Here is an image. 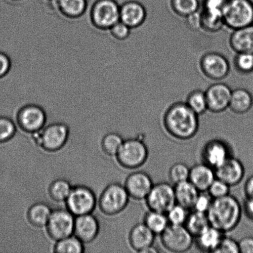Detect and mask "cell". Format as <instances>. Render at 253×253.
Here are the masks:
<instances>
[{
	"instance_id": "cell-41",
	"label": "cell",
	"mask_w": 253,
	"mask_h": 253,
	"mask_svg": "<svg viewBox=\"0 0 253 253\" xmlns=\"http://www.w3.org/2000/svg\"><path fill=\"white\" fill-rule=\"evenodd\" d=\"M131 29L121 21L116 23L108 30L110 36L116 41H126L130 36Z\"/></svg>"
},
{
	"instance_id": "cell-27",
	"label": "cell",
	"mask_w": 253,
	"mask_h": 253,
	"mask_svg": "<svg viewBox=\"0 0 253 253\" xmlns=\"http://www.w3.org/2000/svg\"><path fill=\"white\" fill-rule=\"evenodd\" d=\"M51 208L43 202L34 203L27 212V218L32 226L42 228L46 226L52 212Z\"/></svg>"
},
{
	"instance_id": "cell-35",
	"label": "cell",
	"mask_w": 253,
	"mask_h": 253,
	"mask_svg": "<svg viewBox=\"0 0 253 253\" xmlns=\"http://www.w3.org/2000/svg\"><path fill=\"white\" fill-rule=\"evenodd\" d=\"M16 132V123L7 116H0V143L11 140Z\"/></svg>"
},
{
	"instance_id": "cell-31",
	"label": "cell",
	"mask_w": 253,
	"mask_h": 253,
	"mask_svg": "<svg viewBox=\"0 0 253 253\" xmlns=\"http://www.w3.org/2000/svg\"><path fill=\"white\" fill-rule=\"evenodd\" d=\"M85 252L84 244L75 235L58 240L53 247L56 253H83Z\"/></svg>"
},
{
	"instance_id": "cell-9",
	"label": "cell",
	"mask_w": 253,
	"mask_h": 253,
	"mask_svg": "<svg viewBox=\"0 0 253 253\" xmlns=\"http://www.w3.org/2000/svg\"><path fill=\"white\" fill-rule=\"evenodd\" d=\"M45 109L36 103H27L17 111L16 123L25 132L32 134L42 130L46 126Z\"/></svg>"
},
{
	"instance_id": "cell-21",
	"label": "cell",
	"mask_w": 253,
	"mask_h": 253,
	"mask_svg": "<svg viewBox=\"0 0 253 253\" xmlns=\"http://www.w3.org/2000/svg\"><path fill=\"white\" fill-rule=\"evenodd\" d=\"M215 178L214 169L203 163L197 164L190 168L188 180L202 192H207Z\"/></svg>"
},
{
	"instance_id": "cell-19",
	"label": "cell",
	"mask_w": 253,
	"mask_h": 253,
	"mask_svg": "<svg viewBox=\"0 0 253 253\" xmlns=\"http://www.w3.org/2000/svg\"><path fill=\"white\" fill-rule=\"evenodd\" d=\"M146 11L142 4L136 1L123 2L120 6V21L131 29L138 28L145 22Z\"/></svg>"
},
{
	"instance_id": "cell-43",
	"label": "cell",
	"mask_w": 253,
	"mask_h": 253,
	"mask_svg": "<svg viewBox=\"0 0 253 253\" xmlns=\"http://www.w3.org/2000/svg\"><path fill=\"white\" fill-rule=\"evenodd\" d=\"M212 201V198L207 192H200L192 210L198 212L207 213L211 206Z\"/></svg>"
},
{
	"instance_id": "cell-12",
	"label": "cell",
	"mask_w": 253,
	"mask_h": 253,
	"mask_svg": "<svg viewBox=\"0 0 253 253\" xmlns=\"http://www.w3.org/2000/svg\"><path fill=\"white\" fill-rule=\"evenodd\" d=\"M145 200L149 210L166 214L176 204L174 187L165 182L156 183Z\"/></svg>"
},
{
	"instance_id": "cell-1",
	"label": "cell",
	"mask_w": 253,
	"mask_h": 253,
	"mask_svg": "<svg viewBox=\"0 0 253 253\" xmlns=\"http://www.w3.org/2000/svg\"><path fill=\"white\" fill-rule=\"evenodd\" d=\"M163 125L169 135L179 140L194 137L200 126L198 116L183 102L169 106L164 115Z\"/></svg>"
},
{
	"instance_id": "cell-46",
	"label": "cell",
	"mask_w": 253,
	"mask_h": 253,
	"mask_svg": "<svg viewBox=\"0 0 253 253\" xmlns=\"http://www.w3.org/2000/svg\"><path fill=\"white\" fill-rule=\"evenodd\" d=\"M239 243V253H253V237L243 238Z\"/></svg>"
},
{
	"instance_id": "cell-8",
	"label": "cell",
	"mask_w": 253,
	"mask_h": 253,
	"mask_svg": "<svg viewBox=\"0 0 253 253\" xmlns=\"http://www.w3.org/2000/svg\"><path fill=\"white\" fill-rule=\"evenodd\" d=\"M66 209L74 216L91 214L96 208L97 200L95 192L87 186H73L66 202Z\"/></svg>"
},
{
	"instance_id": "cell-14",
	"label": "cell",
	"mask_w": 253,
	"mask_h": 253,
	"mask_svg": "<svg viewBox=\"0 0 253 253\" xmlns=\"http://www.w3.org/2000/svg\"><path fill=\"white\" fill-rule=\"evenodd\" d=\"M154 183L148 173L135 171L126 177L125 187L129 197L137 201L145 200Z\"/></svg>"
},
{
	"instance_id": "cell-16",
	"label": "cell",
	"mask_w": 253,
	"mask_h": 253,
	"mask_svg": "<svg viewBox=\"0 0 253 253\" xmlns=\"http://www.w3.org/2000/svg\"><path fill=\"white\" fill-rule=\"evenodd\" d=\"M99 232L100 224L92 213L76 217L74 235L84 244L93 242L98 237Z\"/></svg>"
},
{
	"instance_id": "cell-11",
	"label": "cell",
	"mask_w": 253,
	"mask_h": 253,
	"mask_svg": "<svg viewBox=\"0 0 253 253\" xmlns=\"http://www.w3.org/2000/svg\"><path fill=\"white\" fill-rule=\"evenodd\" d=\"M75 218L66 208L52 211L45 226L48 236L57 242L74 235Z\"/></svg>"
},
{
	"instance_id": "cell-10",
	"label": "cell",
	"mask_w": 253,
	"mask_h": 253,
	"mask_svg": "<svg viewBox=\"0 0 253 253\" xmlns=\"http://www.w3.org/2000/svg\"><path fill=\"white\" fill-rule=\"evenodd\" d=\"M160 235L161 244L170 252H187L194 244L195 238L185 225L169 224Z\"/></svg>"
},
{
	"instance_id": "cell-49",
	"label": "cell",
	"mask_w": 253,
	"mask_h": 253,
	"mask_svg": "<svg viewBox=\"0 0 253 253\" xmlns=\"http://www.w3.org/2000/svg\"><path fill=\"white\" fill-rule=\"evenodd\" d=\"M158 252V250L156 249L155 247H153V245L148 248L147 249H146L145 251L143 252V253H157Z\"/></svg>"
},
{
	"instance_id": "cell-6",
	"label": "cell",
	"mask_w": 253,
	"mask_h": 253,
	"mask_svg": "<svg viewBox=\"0 0 253 253\" xmlns=\"http://www.w3.org/2000/svg\"><path fill=\"white\" fill-rule=\"evenodd\" d=\"M121 4L116 0H95L88 7V13L94 27L108 31L120 21Z\"/></svg>"
},
{
	"instance_id": "cell-50",
	"label": "cell",
	"mask_w": 253,
	"mask_h": 253,
	"mask_svg": "<svg viewBox=\"0 0 253 253\" xmlns=\"http://www.w3.org/2000/svg\"><path fill=\"white\" fill-rule=\"evenodd\" d=\"M9 1H11L12 2H18L22 1V0H9Z\"/></svg>"
},
{
	"instance_id": "cell-22",
	"label": "cell",
	"mask_w": 253,
	"mask_h": 253,
	"mask_svg": "<svg viewBox=\"0 0 253 253\" xmlns=\"http://www.w3.org/2000/svg\"><path fill=\"white\" fill-rule=\"evenodd\" d=\"M229 43L237 53H253V25L234 30Z\"/></svg>"
},
{
	"instance_id": "cell-26",
	"label": "cell",
	"mask_w": 253,
	"mask_h": 253,
	"mask_svg": "<svg viewBox=\"0 0 253 253\" xmlns=\"http://www.w3.org/2000/svg\"><path fill=\"white\" fill-rule=\"evenodd\" d=\"M253 105L252 93L245 88H237L232 91L229 108L237 115H244L251 110Z\"/></svg>"
},
{
	"instance_id": "cell-2",
	"label": "cell",
	"mask_w": 253,
	"mask_h": 253,
	"mask_svg": "<svg viewBox=\"0 0 253 253\" xmlns=\"http://www.w3.org/2000/svg\"><path fill=\"white\" fill-rule=\"evenodd\" d=\"M210 225L225 234L239 224L242 207L237 198L231 195L214 199L207 213Z\"/></svg>"
},
{
	"instance_id": "cell-38",
	"label": "cell",
	"mask_w": 253,
	"mask_h": 253,
	"mask_svg": "<svg viewBox=\"0 0 253 253\" xmlns=\"http://www.w3.org/2000/svg\"><path fill=\"white\" fill-rule=\"evenodd\" d=\"M234 66L237 71L243 74L253 73V53H237L234 59Z\"/></svg>"
},
{
	"instance_id": "cell-47",
	"label": "cell",
	"mask_w": 253,
	"mask_h": 253,
	"mask_svg": "<svg viewBox=\"0 0 253 253\" xmlns=\"http://www.w3.org/2000/svg\"><path fill=\"white\" fill-rule=\"evenodd\" d=\"M244 211L247 217L253 220V197H247L244 205Z\"/></svg>"
},
{
	"instance_id": "cell-18",
	"label": "cell",
	"mask_w": 253,
	"mask_h": 253,
	"mask_svg": "<svg viewBox=\"0 0 253 253\" xmlns=\"http://www.w3.org/2000/svg\"><path fill=\"white\" fill-rule=\"evenodd\" d=\"M245 168L241 161L230 156L215 169V177L232 187L239 185L245 176Z\"/></svg>"
},
{
	"instance_id": "cell-30",
	"label": "cell",
	"mask_w": 253,
	"mask_h": 253,
	"mask_svg": "<svg viewBox=\"0 0 253 253\" xmlns=\"http://www.w3.org/2000/svg\"><path fill=\"white\" fill-rule=\"evenodd\" d=\"M73 188L71 183L65 178H58L50 183L48 194L52 200L58 203L65 202Z\"/></svg>"
},
{
	"instance_id": "cell-4",
	"label": "cell",
	"mask_w": 253,
	"mask_h": 253,
	"mask_svg": "<svg viewBox=\"0 0 253 253\" xmlns=\"http://www.w3.org/2000/svg\"><path fill=\"white\" fill-rule=\"evenodd\" d=\"M225 26L234 30L253 25L252 0H227L222 12Z\"/></svg>"
},
{
	"instance_id": "cell-44",
	"label": "cell",
	"mask_w": 253,
	"mask_h": 253,
	"mask_svg": "<svg viewBox=\"0 0 253 253\" xmlns=\"http://www.w3.org/2000/svg\"><path fill=\"white\" fill-rule=\"evenodd\" d=\"M12 60L8 54L0 51V80L9 75L12 69Z\"/></svg>"
},
{
	"instance_id": "cell-40",
	"label": "cell",
	"mask_w": 253,
	"mask_h": 253,
	"mask_svg": "<svg viewBox=\"0 0 253 253\" xmlns=\"http://www.w3.org/2000/svg\"><path fill=\"white\" fill-rule=\"evenodd\" d=\"M230 186L219 178H215L207 190L212 199H217L230 195Z\"/></svg>"
},
{
	"instance_id": "cell-39",
	"label": "cell",
	"mask_w": 253,
	"mask_h": 253,
	"mask_svg": "<svg viewBox=\"0 0 253 253\" xmlns=\"http://www.w3.org/2000/svg\"><path fill=\"white\" fill-rule=\"evenodd\" d=\"M227 0H203V13L222 17L223 10Z\"/></svg>"
},
{
	"instance_id": "cell-13",
	"label": "cell",
	"mask_w": 253,
	"mask_h": 253,
	"mask_svg": "<svg viewBox=\"0 0 253 253\" xmlns=\"http://www.w3.org/2000/svg\"><path fill=\"white\" fill-rule=\"evenodd\" d=\"M200 68L208 79L220 81L227 78L230 72V64L226 58L216 52L205 54L200 61Z\"/></svg>"
},
{
	"instance_id": "cell-34",
	"label": "cell",
	"mask_w": 253,
	"mask_h": 253,
	"mask_svg": "<svg viewBox=\"0 0 253 253\" xmlns=\"http://www.w3.org/2000/svg\"><path fill=\"white\" fill-rule=\"evenodd\" d=\"M122 136L118 133L110 132L106 134L101 140V148L106 155L116 156L124 142Z\"/></svg>"
},
{
	"instance_id": "cell-45",
	"label": "cell",
	"mask_w": 253,
	"mask_h": 253,
	"mask_svg": "<svg viewBox=\"0 0 253 253\" xmlns=\"http://www.w3.org/2000/svg\"><path fill=\"white\" fill-rule=\"evenodd\" d=\"M187 26L193 31H198L202 29V15L199 11L195 12L186 17Z\"/></svg>"
},
{
	"instance_id": "cell-7",
	"label": "cell",
	"mask_w": 253,
	"mask_h": 253,
	"mask_svg": "<svg viewBox=\"0 0 253 253\" xmlns=\"http://www.w3.org/2000/svg\"><path fill=\"white\" fill-rule=\"evenodd\" d=\"M130 198L125 185L111 183L101 193L98 202L99 208L104 214L117 215L127 207Z\"/></svg>"
},
{
	"instance_id": "cell-15",
	"label": "cell",
	"mask_w": 253,
	"mask_h": 253,
	"mask_svg": "<svg viewBox=\"0 0 253 253\" xmlns=\"http://www.w3.org/2000/svg\"><path fill=\"white\" fill-rule=\"evenodd\" d=\"M232 90L226 84H212L205 91L208 110L214 113L223 112L229 108Z\"/></svg>"
},
{
	"instance_id": "cell-29",
	"label": "cell",
	"mask_w": 253,
	"mask_h": 253,
	"mask_svg": "<svg viewBox=\"0 0 253 253\" xmlns=\"http://www.w3.org/2000/svg\"><path fill=\"white\" fill-rule=\"evenodd\" d=\"M184 225L195 238L211 225L207 213L193 211L188 214Z\"/></svg>"
},
{
	"instance_id": "cell-5",
	"label": "cell",
	"mask_w": 253,
	"mask_h": 253,
	"mask_svg": "<svg viewBox=\"0 0 253 253\" xmlns=\"http://www.w3.org/2000/svg\"><path fill=\"white\" fill-rule=\"evenodd\" d=\"M149 155L147 146L138 138L124 140L116 157L120 165L127 169H136L145 165Z\"/></svg>"
},
{
	"instance_id": "cell-17",
	"label": "cell",
	"mask_w": 253,
	"mask_h": 253,
	"mask_svg": "<svg viewBox=\"0 0 253 253\" xmlns=\"http://www.w3.org/2000/svg\"><path fill=\"white\" fill-rule=\"evenodd\" d=\"M230 155L229 146L224 141L213 139L208 141L203 149V163L215 169L230 157Z\"/></svg>"
},
{
	"instance_id": "cell-42",
	"label": "cell",
	"mask_w": 253,
	"mask_h": 253,
	"mask_svg": "<svg viewBox=\"0 0 253 253\" xmlns=\"http://www.w3.org/2000/svg\"><path fill=\"white\" fill-rule=\"evenodd\" d=\"M215 253H239V243L231 237H222Z\"/></svg>"
},
{
	"instance_id": "cell-23",
	"label": "cell",
	"mask_w": 253,
	"mask_h": 253,
	"mask_svg": "<svg viewBox=\"0 0 253 253\" xmlns=\"http://www.w3.org/2000/svg\"><path fill=\"white\" fill-rule=\"evenodd\" d=\"M54 7L67 18L80 19L88 10V0H52Z\"/></svg>"
},
{
	"instance_id": "cell-51",
	"label": "cell",
	"mask_w": 253,
	"mask_h": 253,
	"mask_svg": "<svg viewBox=\"0 0 253 253\" xmlns=\"http://www.w3.org/2000/svg\"><path fill=\"white\" fill-rule=\"evenodd\" d=\"M46 1H51V0H46Z\"/></svg>"
},
{
	"instance_id": "cell-32",
	"label": "cell",
	"mask_w": 253,
	"mask_h": 253,
	"mask_svg": "<svg viewBox=\"0 0 253 253\" xmlns=\"http://www.w3.org/2000/svg\"><path fill=\"white\" fill-rule=\"evenodd\" d=\"M186 104L198 116L208 111V103L205 91L200 90L193 91L188 95Z\"/></svg>"
},
{
	"instance_id": "cell-25",
	"label": "cell",
	"mask_w": 253,
	"mask_h": 253,
	"mask_svg": "<svg viewBox=\"0 0 253 253\" xmlns=\"http://www.w3.org/2000/svg\"><path fill=\"white\" fill-rule=\"evenodd\" d=\"M174 187L176 203L187 208L192 210L200 191L189 180L177 183Z\"/></svg>"
},
{
	"instance_id": "cell-33",
	"label": "cell",
	"mask_w": 253,
	"mask_h": 253,
	"mask_svg": "<svg viewBox=\"0 0 253 253\" xmlns=\"http://www.w3.org/2000/svg\"><path fill=\"white\" fill-rule=\"evenodd\" d=\"M199 0H171V7L178 16L187 17L199 11Z\"/></svg>"
},
{
	"instance_id": "cell-37",
	"label": "cell",
	"mask_w": 253,
	"mask_h": 253,
	"mask_svg": "<svg viewBox=\"0 0 253 253\" xmlns=\"http://www.w3.org/2000/svg\"><path fill=\"white\" fill-rule=\"evenodd\" d=\"M189 213L187 208L176 203L166 215L169 224L184 225Z\"/></svg>"
},
{
	"instance_id": "cell-20",
	"label": "cell",
	"mask_w": 253,
	"mask_h": 253,
	"mask_svg": "<svg viewBox=\"0 0 253 253\" xmlns=\"http://www.w3.org/2000/svg\"><path fill=\"white\" fill-rule=\"evenodd\" d=\"M155 236L156 235L143 222L138 223L134 225L129 232V244L135 252L143 253L153 245Z\"/></svg>"
},
{
	"instance_id": "cell-36",
	"label": "cell",
	"mask_w": 253,
	"mask_h": 253,
	"mask_svg": "<svg viewBox=\"0 0 253 253\" xmlns=\"http://www.w3.org/2000/svg\"><path fill=\"white\" fill-rule=\"evenodd\" d=\"M190 168L183 163H175L169 170V177L173 185L177 184L189 179Z\"/></svg>"
},
{
	"instance_id": "cell-3",
	"label": "cell",
	"mask_w": 253,
	"mask_h": 253,
	"mask_svg": "<svg viewBox=\"0 0 253 253\" xmlns=\"http://www.w3.org/2000/svg\"><path fill=\"white\" fill-rule=\"evenodd\" d=\"M70 130L66 124L56 122L32 133V139L40 148L48 152L61 150L68 140Z\"/></svg>"
},
{
	"instance_id": "cell-24",
	"label": "cell",
	"mask_w": 253,
	"mask_h": 253,
	"mask_svg": "<svg viewBox=\"0 0 253 253\" xmlns=\"http://www.w3.org/2000/svg\"><path fill=\"white\" fill-rule=\"evenodd\" d=\"M224 237V233L210 225L195 237L194 244L203 252L214 253Z\"/></svg>"
},
{
	"instance_id": "cell-48",
	"label": "cell",
	"mask_w": 253,
	"mask_h": 253,
	"mask_svg": "<svg viewBox=\"0 0 253 253\" xmlns=\"http://www.w3.org/2000/svg\"><path fill=\"white\" fill-rule=\"evenodd\" d=\"M244 188L247 197H253V175L245 182Z\"/></svg>"
},
{
	"instance_id": "cell-28",
	"label": "cell",
	"mask_w": 253,
	"mask_h": 253,
	"mask_svg": "<svg viewBox=\"0 0 253 253\" xmlns=\"http://www.w3.org/2000/svg\"><path fill=\"white\" fill-rule=\"evenodd\" d=\"M143 223L156 235L162 234L169 225L165 213L151 210H149L144 215Z\"/></svg>"
}]
</instances>
